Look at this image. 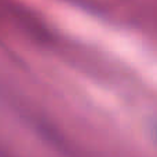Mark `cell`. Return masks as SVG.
I'll use <instances>...</instances> for the list:
<instances>
[{"mask_svg":"<svg viewBox=\"0 0 157 157\" xmlns=\"http://www.w3.org/2000/svg\"><path fill=\"white\" fill-rule=\"evenodd\" d=\"M155 136H156V139H157V125H156V128H155Z\"/></svg>","mask_w":157,"mask_h":157,"instance_id":"cell-1","label":"cell"}]
</instances>
